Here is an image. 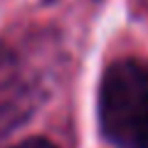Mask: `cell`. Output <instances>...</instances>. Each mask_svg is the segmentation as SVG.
I'll use <instances>...</instances> for the list:
<instances>
[{
	"instance_id": "1",
	"label": "cell",
	"mask_w": 148,
	"mask_h": 148,
	"mask_svg": "<svg viewBox=\"0 0 148 148\" xmlns=\"http://www.w3.org/2000/svg\"><path fill=\"white\" fill-rule=\"evenodd\" d=\"M52 74V47L45 37H22L0 45V141L42 106Z\"/></svg>"
},
{
	"instance_id": "2",
	"label": "cell",
	"mask_w": 148,
	"mask_h": 148,
	"mask_svg": "<svg viewBox=\"0 0 148 148\" xmlns=\"http://www.w3.org/2000/svg\"><path fill=\"white\" fill-rule=\"evenodd\" d=\"M99 126L119 148H148V62L119 59L99 84Z\"/></svg>"
},
{
	"instance_id": "3",
	"label": "cell",
	"mask_w": 148,
	"mask_h": 148,
	"mask_svg": "<svg viewBox=\"0 0 148 148\" xmlns=\"http://www.w3.org/2000/svg\"><path fill=\"white\" fill-rule=\"evenodd\" d=\"M12 148H57V146L49 143V141H45V138H30V141H22V143H17V146H12Z\"/></svg>"
}]
</instances>
